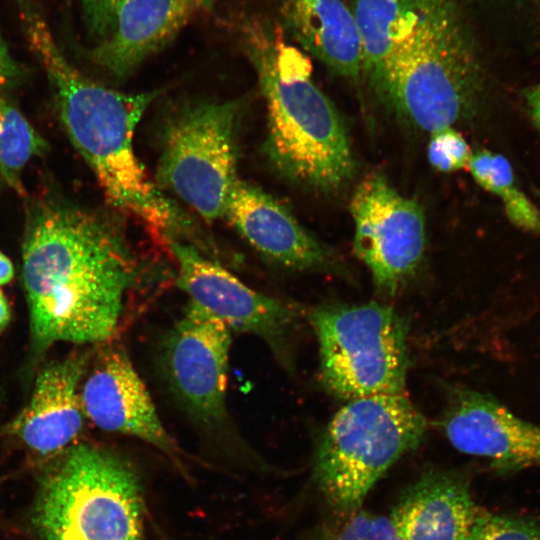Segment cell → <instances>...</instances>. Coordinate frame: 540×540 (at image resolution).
Instances as JSON below:
<instances>
[{
    "instance_id": "1",
    "label": "cell",
    "mask_w": 540,
    "mask_h": 540,
    "mask_svg": "<svg viewBox=\"0 0 540 540\" xmlns=\"http://www.w3.org/2000/svg\"><path fill=\"white\" fill-rule=\"evenodd\" d=\"M33 348L98 344L115 333L137 263L121 234L94 212L59 199L37 203L22 245Z\"/></svg>"
},
{
    "instance_id": "2",
    "label": "cell",
    "mask_w": 540,
    "mask_h": 540,
    "mask_svg": "<svg viewBox=\"0 0 540 540\" xmlns=\"http://www.w3.org/2000/svg\"><path fill=\"white\" fill-rule=\"evenodd\" d=\"M15 3L66 133L94 172L106 200L167 245L179 241L187 222L151 182L133 148L135 128L156 92L127 94L92 80L64 56L37 3Z\"/></svg>"
},
{
    "instance_id": "3",
    "label": "cell",
    "mask_w": 540,
    "mask_h": 540,
    "mask_svg": "<svg viewBox=\"0 0 540 540\" xmlns=\"http://www.w3.org/2000/svg\"><path fill=\"white\" fill-rule=\"evenodd\" d=\"M233 27L265 98L273 164L305 186L326 192L343 187L355 172L351 144L334 105L311 79L309 60L263 13L239 16Z\"/></svg>"
},
{
    "instance_id": "4",
    "label": "cell",
    "mask_w": 540,
    "mask_h": 540,
    "mask_svg": "<svg viewBox=\"0 0 540 540\" xmlns=\"http://www.w3.org/2000/svg\"><path fill=\"white\" fill-rule=\"evenodd\" d=\"M482 88L473 38L449 0H430L397 45L383 91L418 128L433 133L469 116Z\"/></svg>"
},
{
    "instance_id": "5",
    "label": "cell",
    "mask_w": 540,
    "mask_h": 540,
    "mask_svg": "<svg viewBox=\"0 0 540 540\" xmlns=\"http://www.w3.org/2000/svg\"><path fill=\"white\" fill-rule=\"evenodd\" d=\"M35 522L47 540H146L140 483L119 455L68 448L46 475Z\"/></svg>"
},
{
    "instance_id": "6",
    "label": "cell",
    "mask_w": 540,
    "mask_h": 540,
    "mask_svg": "<svg viewBox=\"0 0 540 540\" xmlns=\"http://www.w3.org/2000/svg\"><path fill=\"white\" fill-rule=\"evenodd\" d=\"M424 416L403 394L350 400L326 426L314 477L336 512L359 509L371 488L423 440Z\"/></svg>"
},
{
    "instance_id": "7",
    "label": "cell",
    "mask_w": 540,
    "mask_h": 540,
    "mask_svg": "<svg viewBox=\"0 0 540 540\" xmlns=\"http://www.w3.org/2000/svg\"><path fill=\"white\" fill-rule=\"evenodd\" d=\"M308 319L328 393L346 401L405 393L408 324L394 308L377 302L324 304Z\"/></svg>"
},
{
    "instance_id": "8",
    "label": "cell",
    "mask_w": 540,
    "mask_h": 540,
    "mask_svg": "<svg viewBox=\"0 0 540 540\" xmlns=\"http://www.w3.org/2000/svg\"><path fill=\"white\" fill-rule=\"evenodd\" d=\"M240 110L238 100L193 103L176 112L163 130L159 179L206 220L224 216L238 180Z\"/></svg>"
},
{
    "instance_id": "9",
    "label": "cell",
    "mask_w": 540,
    "mask_h": 540,
    "mask_svg": "<svg viewBox=\"0 0 540 540\" xmlns=\"http://www.w3.org/2000/svg\"><path fill=\"white\" fill-rule=\"evenodd\" d=\"M232 331L216 316L189 301L163 339L160 366L169 392L203 432L234 436L227 408Z\"/></svg>"
},
{
    "instance_id": "10",
    "label": "cell",
    "mask_w": 540,
    "mask_h": 540,
    "mask_svg": "<svg viewBox=\"0 0 540 540\" xmlns=\"http://www.w3.org/2000/svg\"><path fill=\"white\" fill-rule=\"evenodd\" d=\"M168 247L176 260V285L190 301L219 318L232 332L261 339L278 363L293 373L298 310L249 287L192 244L172 241Z\"/></svg>"
},
{
    "instance_id": "11",
    "label": "cell",
    "mask_w": 540,
    "mask_h": 540,
    "mask_svg": "<svg viewBox=\"0 0 540 540\" xmlns=\"http://www.w3.org/2000/svg\"><path fill=\"white\" fill-rule=\"evenodd\" d=\"M350 211L354 251L369 269L377 290L395 295L418 270L425 251V217L414 199L401 195L381 174L357 186Z\"/></svg>"
},
{
    "instance_id": "12",
    "label": "cell",
    "mask_w": 540,
    "mask_h": 540,
    "mask_svg": "<svg viewBox=\"0 0 540 540\" xmlns=\"http://www.w3.org/2000/svg\"><path fill=\"white\" fill-rule=\"evenodd\" d=\"M441 427L457 450L488 459L499 473L540 466V426L488 394L451 387Z\"/></svg>"
},
{
    "instance_id": "13",
    "label": "cell",
    "mask_w": 540,
    "mask_h": 540,
    "mask_svg": "<svg viewBox=\"0 0 540 540\" xmlns=\"http://www.w3.org/2000/svg\"><path fill=\"white\" fill-rule=\"evenodd\" d=\"M80 396L85 416L99 428L138 438L179 464V447L125 350L109 348L100 355Z\"/></svg>"
},
{
    "instance_id": "14",
    "label": "cell",
    "mask_w": 540,
    "mask_h": 540,
    "mask_svg": "<svg viewBox=\"0 0 540 540\" xmlns=\"http://www.w3.org/2000/svg\"><path fill=\"white\" fill-rule=\"evenodd\" d=\"M223 217L258 253L280 267L346 275L334 251L312 236L282 203L256 186L238 179Z\"/></svg>"
},
{
    "instance_id": "15",
    "label": "cell",
    "mask_w": 540,
    "mask_h": 540,
    "mask_svg": "<svg viewBox=\"0 0 540 540\" xmlns=\"http://www.w3.org/2000/svg\"><path fill=\"white\" fill-rule=\"evenodd\" d=\"M88 358L86 353H75L45 366L36 378L29 402L5 432L41 456L66 449L83 426L80 382Z\"/></svg>"
},
{
    "instance_id": "16",
    "label": "cell",
    "mask_w": 540,
    "mask_h": 540,
    "mask_svg": "<svg viewBox=\"0 0 540 540\" xmlns=\"http://www.w3.org/2000/svg\"><path fill=\"white\" fill-rule=\"evenodd\" d=\"M213 4L214 0H129L91 50V58L110 75L127 77Z\"/></svg>"
},
{
    "instance_id": "17",
    "label": "cell",
    "mask_w": 540,
    "mask_h": 540,
    "mask_svg": "<svg viewBox=\"0 0 540 540\" xmlns=\"http://www.w3.org/2000/svg\"><path fill=\"white\" fill-rule=\"evenodd\" d=\"M479 511L462 475L429 471L402 493L390 519L404 540H466Z\"/></svg>"
},
{
    "instance_id": "18",
    "label": "cell",
    "mask_w": 540,
    "mask_h": 540,
    "mask_svg": "<svg viewBox=\"0 0 540 540\" xmlns=\"http://www.w3.org/2000/svg\"><path fill=\"white\" fill-rule=\"evenodd\" d=\"M280 26L335 73L356 78L363 51L352 10L341 0H281Z\"/></svg>"
},
{
    "instance_id": "19",
    "label": "cell",
    "mask_w": 540,
    "mask_h": 540,
    "mask_svg": "<svg viewBox=\"0 0 540 540\" xmlns=\"http://www.w3.org/2000/svg\"><path fill=\"white\" fill-rule=\"evenodd\" d=\"M430 0H353L363 51V69L383 90L392 55L419 22Z\"/></svg>"
},
{
    "instance_id": "20",
    "label": "cell",
    "mask_w": 540,
    "mask_h": 540,
    "mask_svg": "<svg viewBox=\"0 0 540 540\" xmlns=\"http://www.w3.org/2000/svg\"><path fill=\"white\" fill-rule=\"evenodd\" d=\"M474 180L498 196L505 214L516 227L540 234V210L519 188L510 162L489 150L471 153L467 164Z\"/></svg>"
},
{
    "instance_id": "21",
    "label": "cell",
    "mask_w": 540,
    "mask_h": 540,
    "mask_svg": "<svg viewBox=\"0 0 540 540\" xmlns=\"http://www.w3.org/2000/svg\"><path fill=\"white\" fill-rule=\"evenodd\" d=\"M46 147L26 117L0 92V181L24 195L22 171Z\"/></svg>"
},
{
    "instance_id": "22",
    "label": "cell",
    "mask_w": 540,
    "mask_h": 540,
    "mask_svg": "<svg viewBox=\"0 0 540 540\" xmlns=\"http://www.w3.org/2000/svg\"><path fill=\"white\" fill-rule=\"evenodd\" d=\"M324 526L318 540H404L390 517L356 509L337 512Z\"/></svg>"
},
{
    "instance_id": "23",
    "label": "cell",
    "mask_w": 540,
    "mask_h": 540,
    "mask_svg": "<svg viewBox=\"0 0 540 540\" xmlns=\"http://www.w3.org/2000/svg\"><path fill=\"white\" fill-rule=\"evenodd\" d=\"M466 540H540V519L480 509Z\"/></svg>"
},
{
    "instance_id": "24",
    "label": "cell",
    "mask_w": 540,
    "mask_h": 540,
    "mask_svg": "<svg viewBox=\"0 0 540 540\" xmlns=\"http://www.w3.org/2000/svg\"><path fill=\"white\" fill-rule=\"evenodd\" d=\"M427 156L430 164L441 172H454L467 166L470 148L453 127L431 133Z\"/></svg>"
},
{
    "instance_id": "25",
    "label": "cell",
    "mask_w": 540,
    "mask_h": 540,
    "mask_svg": "<svg viewBox=\"0 0 540 540\" xmlns=\"http://www.w3.org/2000/svg\"><path fill=\"white\" fill-rule=\"evenodd\" d=\"M129 0H81L88 29L98 41L111 30L121 7Z\"/></svg>"
},
{
    "instance_id": "26",
    "label": "cell",
    "mask_w": 540,
    "mask_h": 540,
    "mask_svg": "<svg viewBox=\"0 0 540 540\" xmlns=\"http://www.w3.org/2000/svg\"><path fill=\"white\" fill-rule=\"evenodd\" d=\"M24 76L23 67L14 59L0 30V92L15 87Z\"/></svg>"
},
{
    "instance_id": "27",
    "label": "cell",
    "mask_w": 540,
    "mask_h": 540,
    "mask_svg": "<svg viewBox=\"0 0 540 540\" xmlns=\"http://www.w3.org/2000/svg\"><path fill=\"white\" fill-rule=\"evenodd\" d=\"M14 275V268L10 259L0 252V285L7 284Z\"/></svg>"
},
{
    "instance_id": "28",
    "label": "cell",
    "mask_w": 540,
    "mask_h": 540,
    "mask_svg": "<svg viewBox=\"0 0 540 540\" xmlns=\"http://www.w3.org/2000/svg\"><path fill=\"white\" fill-rule=\"evenodd\" d=\"M10 307L7 299L0 290V333L6 328L10 321Z\"/></svg>"
},
{
    "instance_id": "29",
    "label": "cell",
    "mask_w": 540,
    "mask_h": 540,
    "mask_svg": "<svg viewBox=\"0 0 540 540\" xmlns=\"http://www.w3.org/2000/svg\"><path fill=\"white\" fill-rule=\"evenodd\" d=\"M528 104L540 103V82L526 93Z\"/></svg>"
},
{
    "instance_id": "30",
    "label": "cell",
    "mask_w": 540,
    "mask_h": 540,
    "mask_svg": "<svg viewBox=\"0 0 540 540\" xmlns=\"http://www.w3.org/2000/svg\"><path fill=\"white\" fill-rule=\"evenodd\" d=\"M533 121L540 131V103L529 104Z\"/></svg>"
}]
</instances>
